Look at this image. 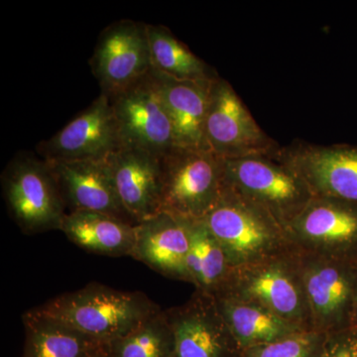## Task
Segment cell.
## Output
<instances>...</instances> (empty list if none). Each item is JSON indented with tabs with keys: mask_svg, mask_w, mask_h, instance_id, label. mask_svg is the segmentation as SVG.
Listing matches in <instances>:
<instances>
[{
	"mask_svg": "<svg viewBox=\"0 0 357 357\" xmlns=\"http://www.w3.org/2000/svg\"><path fill=\"white\" fill-rule=\"evenodd\" d=\"M86 357H109L107 356V351H105V345H98L96 349H93L91 354Z\"/></svg>",
	"mask_w": 357,
	"mask_h": 357,
	"instance_id": "27",
	"label": "cell"
},
{
	"mask_svg": "<svg viewBox=\"0 0 357 357\" xmlns=\"http://www.w3.org/2000/svg\"><path fill=\"white\" fill-rule=\"evenodd\" d=\"M47 163L57 181L66 208H69L68 213L95 211L137 225L124 208L117 195L107 160Z\"/></svg>",
	"mask_w": 357,
	"mask_h": 357,
	"instance_id": "15",
	"label": "cell"
},
{
	"mask_svg": "<svg viewBox=\"0 0 357 357\" xmlns=\"http://www.w3.org/2000/svg\"><path fill=\"white\" fill-rule=\"evenodd\" d=\"M287 234L294 248L351 259L357 251V203L314 196Z\"/></svg>",
	"mask_w": 357,
	"mask_h": 357,
	"instance_id": "11",
	"label": "cell"
},
{
	"mask_svg": "<svg viewBox=\"0 0 357 357\" xmlns=\"http://www.w3.org/2000/svg\"><path fill=\"white\" fill-rule=\"evenodd\" d=\"M32 310L105 344L130 333L161 309L145 294L89 284Z\"/></svg>",
	"mask_w": 357,
	"mask_h": 357,
	"instance_id": "1",
	"label": "cell"
},
{
	"mask_svg": "<svg viewBox=\"0 0 357 357\" xmlns=\"http://www.w3.org/2000/svg\"><path fill=\"white\" fill-rule=\"evenodd\" d=\"M351 259L354 260V262L356 263L357 266V251L356 252V255H354V257H352Z\"/></svg>",
	"mask_w": 357,
	"mask_h": 357,
	"instance_id": "29",
	"label": "cell"
},
{
	"mask_svg": "<svg viewBox=\"0 0 357 357\" xmlns=\"http://www.w3.org/2000/svg\"><path fill=\"white\" fill-rule=\"evenodd\" d=\"M189 250V231L184 218L161 211L135 225L131 256L163 276L191 283Z\"/></svg>",
	"mask_w": 357,
	"mask_h": 357,
	"instance_id": "18",
	"label": "cell"
},
{
	"mask_svg": "<svg viewBox=\"0 0 357 357\" xmlns=\"http://www.w3.org/2000/svg\"><path fill=\"white\" fill-rule=\"evenodd\" d=\"M161 162V211L185 220L204 218L222 194V159L211 150L176 147Z\"/></svg>",
	"mask_w": 357,
	"mask_h": 357,
	"instance_id": "6",
	"label": "cell"
},
{
	"mask_svg": "<svg viewBox=\"0 0 357 357\" xmlns=\"http://www.w3.org/2000/svg\"><path fill=\"white\" fill-rule=\"evenodd\" d=\"M185 222L190 237L188 270L191 283L196 291L215 296L225 285L232 268L203 218Z\"/></svg>",
	"mask_w": 357,
	"mask_h": 357,
	"instance_id": "22",
	"label": "cell"
},
{
	"mask_svg": "<svg viewBox=\"0 0 357 357\" xmlns=\"http://www.w3.org/2000/svg\"><path fill=\"white\" fill-rule=\"evenodd\" d=\"M109 98L121 148H135L164 157L177 147L172 122L149 73Z\"/></svg>",
	"mask_w": 357,
	"mask_h": 357,
	"instance_id": "9",
	"label": "cell"
},
{
	"mask_svg": "<svg viewBox=\"0 0 357 357\" xmlns=\"http://www.w3.org/2000/svg\"><path fill=\"white\" fill-rule=\"evenodd\" d=\"M203 220L231 268L263 261L293 248L287 231L269 213L225 185L218 203Z\"/></svg>",
	"mask_w": 357,
	"mask_h": 357,
	"instance_id": "2",
	"label": "cell"
},
{
	"mask_svg": "<svg viewBox=\"0 0 357 357\" xmlns=\"http://www.w3.org/2000/svg\"><path fill=\"white\" fill-rule=\"evenodd\" d=\"M152 67L178 79H211L210 67L161 25L147 24Z\"/></svg>",
	"mask_w": 357,
	"mask_h": 357,
	"instance_id": "23",
	"label": "cell"
},
{
	"mask_svg": "<svg viewBox=\"0 0 357 357\" xmlns=\"http://www.w3.org/2000/svg\"><path fill=\"white\" fill-rule=\"evenodd\" d=\"M215 296L258 305L302 330L314 331L294 246L283 255L232 268Z\"/></svg>",
	"mask_w": 357,
	"mask_h": 357,
	"instance_id": "3",
	"label": "cell"
},
{
	"mask_svg": "<svg viewBox=\"0 0 357 357\" xmlns=\"http://www.w3.org/2000/svg\"><path fill=\"white\" fill-rule=\"evenodd\" d=\"M165 312L176 357H241L213 296L196 291L187 303Z\"/></svg>",
	"mask_w": 357,
	"mask_h": 357,
	"instance_id": "13",
	"label": "cell"
},
{
	"mask_svg": "<svg viewBox=\"0 0 357 357\" xmlns=\"http://www.w3.org/2000/svg\"><path fill=\"white\" fill-rule=\"evenodd\" d=\"M204 134L211 151L222 160L279 153L236 91L218 77L211 86Z\"/></svg>",
	"mask_w": 357,
	"mask_h": 357,
	"instance_id": "8",
	"label": "cell"
},
{
	"mask_svg": "<svg viewBox=\"0 0 357 357\" xmlns=\"http://www.w3.org/2000/svg\"><path fill=\"white\" fill-rule=\"evenodd\" d=\"M103 345L109 357H176L172 330L162 310L130 333Z\"/></svg>",
	"mask_w": 357,
	"mask_h": 357,
	"instance_id": "24",
	"label": "cell"
},
{
	"mask_svg": "<svg viewBox=\"0 0 357 357\" xmlns=\"http://www.w3.org/2000/svg\"><path fill=\"white\" fill-rule=\"evenodd\" d=\"M349 332L352 333L357 338V305L356 310H354V316H352L351 328Z\"/></svg>",
	"mask_w": 357,
	"mask_h": 357,
	"instance_id": "28",
	"label": "cell"
},
{
	"mask_svg": "<svg viewBox=\"0 0 357 357\" xmlns=\"http://www.w3.org/2000/svg\"><path fill=\"white\" fill-rule=\"evenodd\" d=\"M22 319L25 326L22 357H86L102 344L33 310L25 312Z\"/></svg>",
	"mask_w": 357,
	"mask_h": 357,
	"instance_id": "21",
	"label": "cell"
},
{
	"mask_svg": "<svg viewBox=\"0 0 357 357\" xmlns=\"http://www.w3.org/2000/svg\"><path fill=\"white\" fill-rule=\"evenodd\" d=\"M319 357H357V338L351 332L328 335Z\"/></svg>",
	"mask_w": 357,
	"mask_h": 357,
	"instance_id": "26",
	"label": "cell"
},
{
	"mask_svg": "<svg viewBox=\"0 0 357 357\" xmlns=\"http://www.w3.org/2000/svg\"><path fill=\"white\" fill-rule=\"evenodd\" d=\"M161 159L135 148H121L107 159L117 195L136 223L161 213Z\"/></svg>",
	"mask_w": 357,
	"mask_h": 357,
	"instance_id": "16",
	"label": "cell"
},
{
	"mask_svg": "<svg viewBox=\"0 0 357 357\" xmlns=\"http://www.w3.org/2000/svg\"><path fill=\"white\" fill-rule=\"evenodd\" d=\"M312 328L326 335L349 332L357 305V266L351 258L294 248Z\"/></svg>",
	"mask_w": 357,
	"mask_h": 357,
	"instance_id": "5",
	"label": "cell"
},
{
	"mask_svg": "<svg viewBox=\"0 0 357 357\" xmlns=\"http://www.w3.org/2000/svg\"><path fill=\"white\" fill-rule=\"evenodd\" d=\"M2 187L11 217L26 234L60 229L67 208L45 160L17 155L2 175Z\"/></svg>",
	"mask_w": 357,
	"mask_h": 357,
	"instance_id": "7",
	"label": "cell"
},
{
	"mask_svg": "<svg viewBox=\"0 0 357 357\" xmlns=\"http://www.w3.org/2000/svg\"><path fill=\"white\" fill-rule=\"evenodd\" d=\"M328 335L316 331H303L270 344L257 345L241 352V357H319Z\"/></svg>",
	"mask_w": 357,
	"mask_h": 357,
	"instance_id": "25",
	"label": "cell"
},
{
	"mask_svg": "<svg viewBox=\"0 0 357 357\" xmlns=\"http://www.w3.org/2000/svg\"><path fill=\"white\" fill-rule=\"evenodd\" d=\"M60 230L73 243L96 255L131 256L135 243V225L95 211L68 213Z\"/></svg>",
	"mask_w": 357,
	"mask_h": 357,
	"instance_id": "19",
	"label": "cell"
},
{
	"mask_svg": "<svg viewBox=\"0 0 357 357\" xmlns=\"http://www.w3.org/2000/svg\"><path fill=\"white\" fill-rule=\"evenodd\" d=\"M91 67L102 88L112 96L146 76L152 68L147 24L124 20L98 37Z\"/></svg>",
	"mask_w": 357,
	"mask_h": 357,
	"instance_id": "10",
	"label": "cell"
},
{
	"mask_svg": "<svg viewBox=\"0 0 357 357\" xmlns=\"http://www.w3.org/2000/svg\"><path fill=\"white\" fill-rule=\"evenodd\" d=\"M213 298L241 352L304 331L258 305L225 296Z\"/></svg>",
	"mask_w": 357,
	"mask_h": 357,
	"instance_id": "20",
	"label": "cell"
},
{
	"mask_svg": "<svg viewBox=\"0 0 357 357\" xmlns=\"http://www.w3.org/2000/svg\"><path fill=\"white\" fill-rule=\"evenodd\" d=\"M150 77L172 122L176 146L211 150L204 134L213 79H178L152 67Z\"/></svg>",
	"mask_w": 357,
	"mask_h": 357,
	"instance_id": "17",
	"label": "cell"
},
{
	"mask_svg": "<svg viewBox=\"0 0 357 357\" xmlns=\"http://www.w3.org/2000/svg\"><path fill=\"white\" fill-rule=\"evenodd\" d=\"M278 157L299 174L314 196L357 203V147L300 145Z\"/></svg>",
	"mask_w": 357,
	"mask_h": 357,
	"instance_id": "14",
	"label": "cell"
},
{
	"mask_svg": "<svg viewBox=\"0 0 357 357\" xmlns=\"http://www.w3.org/2000/svg\"><path fill=\"white\" fill-rule=\"evenodd\" d=\"M122 147L119 126L109 96L100 93L50 139L38 145L47 162L105 161Z\"/></svg>",
	"mask_w": 357,
	"mask_h": 357,
	"instance_id": "12",
	"label": "cell"
},
{
	"mask_svg": "<svg viewBox=\"0 0 357 357\" xmlns=\"http://www.w3.org/2000/svg\"><path fill=\"white\" fill-rule=\"evenodd\" d=\"M278 154L222 160L223 185L266 211L287 231L314 195Z\"/></svg>",
	"mask_w": 357,
	"mask_h": 357,
	"instance_id": "4",
	"label": "cell"
}]
</instances>
